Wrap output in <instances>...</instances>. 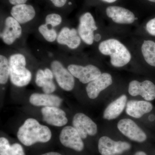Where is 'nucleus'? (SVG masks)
Returning a JSON list of instances; mask_svg holds the SVG:
<instances>
[{"label":"nucleus","mask_w":155,"mask_h":155,"mask_svg":"<svg viewBox=\"0 0 155 155\" xmlns=\"http://www.w3.org/2000/svg\"><path fill=\"white\" fill-rule=\"evenodd\" d=\"M134 155H147V154L144 152L138 151L137 152L134 154Z\"/></svg>","instance_id":"72a5a7b5"},{"label":"nucleus","mask_w":155,"mask_h":155,"mask_svg":"<svg viewBox=\"0 0 155 155\" xmlns=\"http://www.w3.org/2000/svg\"><path fill=\"white\" fill-rule=\"evenodd\" d=\"M97 28L94 18L90 13L86 12L81 16L78 32L81 38L86 44H93L94 31Z\"/></svg>","instance_id":"39448f33"},{"label":"nucleus","mask_w":155,"mask_h":155,"mask_svg":"<svg viewBox=\"0 0 155 155\" xmlns=\"http://www.w3.org/2000/svg\"><path fill=\"white\" fill-rule=\"evenodd\" d=\"M0 155H25L23 147L19 143L11 145L7 138H0Z\"/></svg>","instance_id":"412c9836"},{"label":"nucleus","mask_w":155,"mask_h":155,"mask_svg":"<svg viewBox=\"0 0 155 155\" xmlns=\"http://www.w3.org/2000/svg\"><path fill=\"white\" fill-rule=\"evenodd\" d=\"M10 68L9 60L5 56L0 55V83L5 84L10 77Z\"/></svg>","instance_id":"5701e85b"},{"label":"nucleus","mask_w":155,"mask_h":155,"mask_svg":"<svg viewBox=\"0 0 155 155\" xmlns=\"http://www.w3.org/2000/svg\"><path fill=\"white\" fill-rule=\"evenodd\" d=\"M106 14L114 22L119 24H131L135 21V15L130 10L120 6H109Z\"/></svg>","instance_id":"4468645a"},{"label":"nucleus","mask_w":155,"mask_h":155,"mask_svg":"<svg viewBox=\"0 0 155 155\" xmlns=\"http://www.w3.org/2000/svg\"><path fill=\"white\" fill-rule=\"evenodd\" d=\"M41 111L43 121L49 125L62 127L68 122L66 113L58 107H44Z\"/></svg>","instance_id":"ddd939ff"},{"label":"nucleus","mask_w":155,"mask_h":155,"mask_svg":"<svg viewBox=\"0 0 155 155\" xmlns=\"http://www.w3.org/2000/svg\"><path fill=\"white\" fill-rule=\"evenodd\" d=\"M67 69L74 77L83 84L89 83L101 74L99 69L93 65L83 67L76 64H70Z\"/></svg>","instance_id":"423d86ee"},{"label":"nucleus","mask_w":155,"mask_h":155,"mask_svg":"<svg viewBox=\"0 0 155 155\" xmlns=\"http://www.w3.org/2000/svg\"><path fill=\"white\" fill-rule=\"evenodd\" d=\"M127 97L122 95L110 103L106 108L103 118L107 120H112L118 118L124 110L127 104Z\"/></svg>","instance_id":"aec40b11"},{"label":"nucleus","mask_w":155,"mask_h":155,"mask_svg":"<svg viewBox=\"0 0 155 155\" xmlns=\"http://www.w3.org/2000/svg\"><path fill=\"white\" fill-rule=\"evenodd\" d=\"M42 89L45 94H51L56 90V87L53 79H50L45 84Z\"/></svg>","instance_id":"bb28decb"},{"label":"nucleus","mask_w":155,"mask_h":155,"mask_svg":"<svg viewBox=\"0 0 155 155\" xmlns=\"http://www.w3.org/2000/svg\"><path fill=\"white\" fill-rule=\"evenodd\" d=\"M146 28L150 35L155 36V18L151 19L147 23Z\"/></svg>","instance_id":"cd10ccee"},{"label":"nucleus","mask_w":155,"mask_h":155,"mask_svg":"<svg viewBox=\"0 0 155 155\" xmlns=\"http://www.w3.org/2000/svg\"><path fill=\"white\" fill-rule=\"evenodd\" d=\"M99 151L102 155L121 154L130 150L131 145L126 142L115 141L107 136L100 138L98 145Z\"/></svg>","instance_id":"6e6552de"},{"label":"nucleus","mask_w":155,"mask_h":155,"mask_svg":"<svg viewBox=\"0 0 155 155\" xmlns=\"http://www.w3.org/2000/svg\"><path fill=\"white\" fill-rule=\"evenodd\" d=\"M63 100L58 96L47 94L34 93L31 95L29 102L37 107H58L61 106Z\"/></svg>","instance_id":"6ab92c4d"},{"label":"nucleus","mask_w":155,"mask_h":155,"mask_svg":"<svg viewBox=\"0 0 155 155\" xmlns=\"http://www.w3.org/2000/svg\"><path fill=\"white\" fill-rule=\"evenodd\" d=\"M141 51L146 62L155 67V42L152 41H144L142 45Z\"/></svg>","instance_id":"4be33fe9"},{"label":"nucleus","mask_w":155,"mask_h":155,"mask_svg":"<svg viewBox=\"0 0 155 155\" xmlns=\"http://www.w3.org/2000/svg\"><path fill=\"white\" fill-rule=\"evenodd\" d=\"M57 41L59 44L66 45L71 49H75L80 45L81 38L76 29L65 27L59 32Z\"/></svg>","instance_id":"dca6fc26"},{"label":"nucleus","mask_w":155,"mask_h":155,"mask_svg":"<svg viewBox=\"0 0 155 155\" xmlns=\"http://www.w3.org/2000/svg\"><path fill=\"white\" fill-rule=\"evenodd\" d=\"M50 79H51L48 78L46 76L44 70L40 69L37 72L36 78H35V83L38 86L41 87L42 88L45 84Z\"/></svg>","instance_id":"a878e982"},{"label":"nucleus","mask_w":155,"mask_h":155,"mask_svg":"<svg viewBox=\"0 0 155 155\" xmlns=\"http://www.w3.org/2000/svg\"><path fill=\"white\" fill-rule=\"evenodd\" d=\"M153 108V105L148 102L131 100L127 103L126 113L131 117L138 119L150 112Z\"/></svg>","instance_id":"a211bd4d"},{"label":"nucleus","mask_w":155,"mask_h":155,"mask_svg":"<svg viewBox=\"0 0 155 155\" xmlns=\"http://www.w3.org/2000/svg\"></svg>","instance_id":"c9c22d12"},{"label":"nucleus","mask_w":155,"mask_h":155,"mask_svg":"<svg viewBox=\"0 0 155 155\" xmlns=\"http://www.w3.org/2000/svg\"><path fill=\"white\" fill-rule=\"evenodd\" d=\"M51 67L59 86L66 91H72L75 86V79L68 69L57 60L51 62Z\"/></svg>","instance_id":"20e7f679"},{"label":"nucleus","mask_w":155,"mask_h":155,"mask_svg":"<svg viewBox=\"0 0 155 155\" xmlns=\"http://www.w3.org/2000/svg\"><path fill=\"white\" fill-rule=\"evenodd\" d=\"M98 49L103 54L110 56L111 64L114 67H124L131 60V54L127 48L115 39L101 42Z\"/></svg>","instance_id":"f03ea898"},{"label":"nucleus","mask_w":155,"mask_h":155,"mask_svg":"<svg viewBox=\"0 0 155 155\" xmlns=\"http://www.w3.org/2000/svg\"><path fill=\"white\" fill-rule=\"evenodd\" d=\"M113 83L112 76L108 73H103L96 79L88 83L86 87L87 96L91 99L98 96L101 91L105 89Z\"/></svg>","instance_id":"2eb2a0df"},{"label":"nucleus","mask_w":155,"mask_h":155,"mask_svg":"<svg viewBox=\"0 0 155 155\" xmlns=\"http://www.w3.org/2000/svg\"><path fill=\"white\" fill-rule=\"evenodd\" d=\"M50 1L55 7L58 8H62L66 5L67 0H50Z\"/></svg>","instance_id":"c85d7f7f"},{"label":"nucleus","mask_w":155,"mask_h":155,"mask_svg":"<svg viewBox=\"0 0 155 155\" xmlns=\"http://www.w3.org/2000/svg\"><path fill=\"white\" fill-rule=\"evenodd\" d=\"M72 125L82 139L86 138L87 135L94 136L97 131L96 124L82 113L75 114L72 120Z\"/></svg>","instance_id":"1a4fd4ad"},{"label":"nucleus","mask_w":155,"mask_h":155,"mask_svg":"<svg viewBox=\"0 0 155 155\" xmlns=\"http://www.w3.org/2000/svg\"><path fill=\"white\" fill-rule=\"evenodd\" d=\"M11 83L18 87L26 86L30 82L31 73L26 68V59L20 53L14 54L9 59Z\"/></svg>","instance_id":"7ed1b4c3"},{"label":"nucleus","mask_w":155,"mask_h":155,"mask_svg":"<svg viewBox=\"0 0 155 155\" xmlns=\"http://www.w3.org/2000/svg\"><path fill=\"white\" fill-rule=\"evenodd\" d=\"M60 140L64 146L76 151H81L84 148L82 138L77 131L72 126H66L61 130Z\"/></svg>","instance_id":"9d476101"},{"label":"nucleus","mask_w":155,"mask_h":155,"mask_svg":"<svg viewBox=\"0 0 155 155\" xmlns=\"http://www.w3.org/2000/svg\"><path fill=\"white\" fill-rule=\"evenodd\" d=\"M51 136L48 127L41 125L32 118L26 119L19 127L17 134L19 141L26 146H30L38 142H48Z\"/></svg>","instance_id":"f257e3e1"},{"label":"nucleus","mask_w":155,"mask_h":155,"mask_svg":"<svg viewBox=\"0 0 155 155\" xmlns=\"http://www.w3.org/2000/svg\"><path fill=\"white\" fill-rule=\"evenodd\" d=\"M147 1H149L150 2H151L155 3V0H147Z\"/></svg>","instance_id":"f704fd0d"},{"label":"nucleus","mask_w":155,"mask_h":155,"mask_svg":"<svg viewBox=\"0 0 155 155\" xmlns=\"http://www.w3.org/2000/svg\"><path fill=\"white\" fill-rule=\"evenodd\" d=\"M101 38V36L99 34H97L95 35H94V40L95 41H99Z\"/></svg>","instance_id":"2f4dec72"},{"label":"nucleus","mask_w":155,"mask_h":155,"mask_svg":"<svg viewBox=\"0 0 155 155\" xmlns=\"http://www.w3.org/2000/svg\"><path fill=\"white\" fill-rule=\"evenodd\" d=\"M28 0H9V2L14 5L25 4Z\"/></svg>","instance_id":"c756f323"},{"label":"nucleus","mask_w":155,"mask_h":155,"mask_svg":"<svg viewBox=\"0 0 155 155\" xmlns=\"http://www.w3.org/2000/svg\"><path fill=\"white\" fill-rule=\"evenodd\" d=\"M38 31L44 38L48 42H53L57 40L58 35L57 31L54 28H49L46 23L39 26Z\"/></svg>","instance_id":"b1692460"},{"label":"nucleus","mask_w":155,"mask_h":155,"mask_svg":"<svg viewBox=\"0 0 155 155\" xmlns=\"http://www.w3.org/2000/svg\"><path fill=\"white\" fill-rule=\"evenodd\" d=\"M128 92L132 96L140 95L147 101H153L155 99V85L149 80L142 82L133 80L129 83Z\"/></svg>","instance_id":"9b49d317"},{"label":"nucleus","mask_w":155,"mask_h":155,"mask_svg":"<svg viewBox=\"0 0 155 155\" xmlns=\"http://www.w3.org/2000/svg\"><path fill=\"white\" fill-rule=\"evenodd\" d=\"M117 127L122 134L131 140L140 143L146 140V134L131 119H121L118 122Z\"/></svg>","instance_id":"0eeeda50"},{"label":"nucleus","mask_w":155,"mask_h":155,"mask_svg":"<svg viewBox=\"0 0 155 155\" xmlns=\"http://www.w3.org/2000/svg\"><path fill=\"white\" fill-rule=\"evenodd\" d=\"M101 1H103V2H104L107 3H113L115 2L117 0H101Z\"/></svg>","instance_id":"473e14b6"},{"label":"nucleus","mask_w":155,"mask_h":155,"mask_svg":"<svg viewBox=\"0 0 155 155\" xmlns=\"http://www.w3.org/2000/svg\"><path fill=\"white\" fill-rule=\"evenodd\" d=\"M11 14V17L21 24L31 21L35 17L36 12L33 6L24 4L13 6Z\"/></svg>","instance_id":"f3484780"},{"label":"nucleus","mask_w":155,"mask_h":155,"mask_svg":"<svg viewBox=\"0 0 155 155\" xmlns=\"http://www.w3.org/2000/svg\"><path fill=\"white\" fill-rule=\"evenodd\" d=\"M62 22V18L59 14L52 13L48 14L45 18V23L48 25L54 27L61 25Z\"/></svg>","instance_id":"393cba45"},{"label":"nucleus","mask_w":155,"mask_h":155,"mask_svg":"<svg viewBox=\"0 0 155 155\" xmlns=\"http://www.w3.org/2000/svg\"><path fill=\"white\" fill-rule=\"evenodd\" d=\"M22 28L20 23L12 17L6 18L5 26L0 36L5 44L10 45L22 35Z\"/></svg>","instance_id":"f8f14e48"},{"label":"nucleus","mask_w":155,"mask_h":155,"mask_svg":"<svg viewBox=\"0 0 155 155\" xmlns=\"http://www.w3.org/2000/svg\"><path fill=\"white\" fill-rule=\"evenodd\" d=\"M41 155H62L59 153L57 152H49L46 153L44 154Z\"/></svg>","instance_id":"7c9ffc66"}]
</instances>
